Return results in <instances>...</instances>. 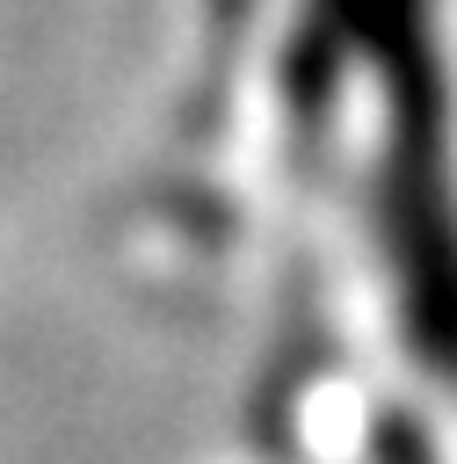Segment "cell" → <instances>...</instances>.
Instances as JSON below:
<instances>
[{
    "instance_id": "1",
    "label": "cell",
    "mask_w": 457,
    "mask_h": 464,
    "mask_svg": "<svg viewBox=\"0 0 457 464\" xmlns=\"http://www.w3.org/2000/svg\"><path fill=\"white\" fill-rule=\"evenodd\" d=\"M319 14L377 65V246L413 355L457 384V109L435 0H319Z\"/></svg>"
}]
</instances>
